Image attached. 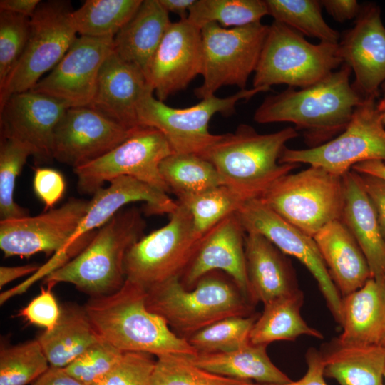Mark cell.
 <instances>
[{"mask_svg":"<svg viewBox=\"0 0 385 385\" xmlns=\"http://www.w3.org/2000/svg\"><path fill=\"white\" fill-rule=\"evenodd\" d=\"M351 68L345 63L310 86L287 89L267 96L255 110L253 119L260 124L289 122L302 130L314 148L340 134L355 108L365 98L350 83Z\"/></svg>","mask_w":385,"mask_h":385,"instance_id":"obj_1","label":"cell"},{"mask_svg":"<svg viewBox=\"0 0 385 385\" xmlns=\"http://www.w3.org/2000/svg\"><path fill=\"white\" fill-rule=\"evenodd\" d=\"M147 290L126 279L113 294L91 297L84 309L99 336L123 352L194 357L198 353L185 338L146 307Z\"/></svg>","mask_w":385,"mask_h":385,"instance_id":"obj_2","label":"cell"},{"mask_svg":"<svg viewBox=\"0 0 385 385\" xmlns=\"http://www.w3.org/2000/svg\"><path fill=\"white\" fill-rule=\"evenodd\" d=\"M145 227L139 208L120 210L96 230L76 257L45 277L44 283H69L91 297L114 293L126 281L125 255L144 236Z\"/></svg>","mask_w":385,"mask_h":385,"instance_id":"obj_3","label":"cell"},{"mask_svg":"<svg viewBox=\"0 0 385 385\" xmlns=\"http://www.w3.org/2000/svg\"><path fill=\"white\" fill-rule=\"evenodd\" d=\"M220 272L207 274L192 289H186L179 278L151 287L146 289V307L186 339L222 319L252 315L253 304L230 277Z\"/></svg>","mask_w":385,"mask_h":385,"instance_id":"obj_4","label":"cell"},{"mask_svg":"<svg viewBox=\"0 0 385 385\" xmlns=\"http://www.w3.org/2000/svg\"><path fill=\"white\" fill-rule=\"evenodd\" d=\"M298 135L292 127L261 134L240 124L234 133L221 134L201 157L215 167L223 185L259 198L277 178L300 165L279 163L286 143Z\"/></svg>","mask_w":385,"mask_h":385,"instance_id":"obj_5","label":"cell"},{"mask_svg":"<svg viewBox=\"0 0 385 385\" xmlns=\"http://www.w3.org/2000/svg\"><path fill=\"white\" fill-rule=\"evenodd\" d=\"M259 199L287 222L313 237L326 225L341 218L342 176L309 165L277 178Z\"/></svg>","mask_w":385,"mask_h":385,"instance_id":"obj_6","label":"cell"},{"mask_svg":"<svg viewBox=\"0 0 385 385\" xmlns=\"http://www.w3.org/2000/svg\"><path fill=\"white\" fill-rule=\"evenodd\" d=\"M342 64L338 43L313 44L298 31L274 21L269 26L252 86L286 84L303 88L323 80Z\"/></svg>","mask_w":385,"mask_h":385,"instance_id":"obj_7","label":"cell"},{"mask_svg":"<svg viewBox=\"0 0 385 385\" xmlns=\"http://www.w3.org/2000/svg\"><path fill=\"white\" fill-rule=\"evenodd\" d=\"M270 88L266 86L245 88L225 98L215 95L183 108H173L159 101L154 97V91L150 88L138 104V123L140 126L160 130L173 153L201 156L221 137V134L209 131V123L215 114L230 115L235 112L237 102L248 100Z\"/></svg>","mask_w":385,"mask_h":385,"instance_id":"obj_8","label":"cell"},{"mask_svg":"<svg viewBox=\"0 0 385 385\" xmlns=\"http://www.w3.org/2000/svg\"><path fill=\"white\" fill-rule=\"evenodd\" d=\"M384 111V98H365L355 108L346 128L335 138L307 149L285 147L279 163H306L343 176L357 163L368 160L385 162Z\"/></svg>","mask_w":385,"mask_h":385,"instance_id":"obj_9","label":"cell"},{"mask_svg":"<svg viewBox=\"0 0 385 385\" xmlns=\"http://www.w3.org/2000/svg\"><path fill=\"white\" fill-rule=\"evenodd\" d=\"M269 26L261 21L235 28L205 25L201 29L203 81L195 96L207 98L225 86L245 89L257 66Z\"/></svg>","mask_w":385,"mask_h":385,"instance_id":"obj_10","label":"cell"},{"mask_svg":"<svg viewBox=\"0 0 385 385\" xmlns=\"http://www.w3.org/2000/svg\"><path fill=\"white\" fill-rule=\"evenodd\" d=\"M72 11L68 1L40 2L24 52L0 86V107L11 95L31 90L62 59L77 38Z\"/></svg>","mask_w":385,"mask_h":385,"instance_id":"obj_11","label":"cell"},{"mask_svg":"<svg viewBox=\"0 0 385 385\" xmlns=\"http://www.w3.org/2000/svg\"><path fill=\"white\" fill-rule=\"evenodd\" d=\"M200 239L195 232L189 210L178 202L166 225L143 236L128 250L124 262L126 279L147 289L180 279Z\"/></svg>","mask_w":385,"mask_h":385,"instance_id":"obj_12","label":"cell"},{"mask_svg":"<svg viewBox=\"0 0 385 385\" xmlns=\"http://www.w3.org/2000/svg\"><path fill=\"white\" fill-rule=\"evenodd\" d=\"M173 153L163 134L146 126L99 158L73 169L81 194L93 195L106 182L130 176L166 193L170 192L160 173V163Z\"/></svg>","mask_w":385,"mask_h":385,"instance_id":"obj_13","label":"cell"},{"mask_svg":"<svg viewBox=\"0 0 385 385\" xmlns=\"http://www.w3.org/2000/svg\"><path fill=\"white\" fill-rule=\"evenodd\" d=\"M236 215L245 232L263 235L284 254L294 257L305 266L315 279L332 316L339 324L342 296L314 238L287 222L259 198L246 202Z\"/></svg>","mask_w":385,"mask_h":385,"instance_id":"obj_14","label":"cell"},{"mask_svg":"<svg viewBox=\"0 0 385 385\" xmlns=\"http://www.w3.org/2000/svg\"><path fill=\"white\" fill-rule=\"evenodd\" d=\"M89 201L70 198L36 216L0 221V248L5 257H29L43 252L56 260L86 214Z\"/></svg>","mask_w":385,"mask_h":385,"instance_id":"obj_15","label":"cell"},{"mask_svg":"<svg viewBox=\"0 0 385 385\" xmlns=\"http://www.w3.org/2000/svg\"><path fill=\"white\" fill-rule=\"evenodd\" d=\"M113 48V37H77L59 63L31 91L54 98L68 108L89 106L101 68Z\"/></svg>","mask_w":385,"mask_h":385,"instance_id":"obj_16","label":"cell"},{"mask_svg":"<svg viewBox=\"0 0 385 385\" xmlns=\"http://www.w3.org/2000/svg\"><path fill=\"white\" fill-rule=\"evenodd\" d=\"M135 129H128L88 106L68 108L55 132L53 159L73 169L82 166L113 150Z\"/></svg>","mask_w":385,"mask_h":385,"instance_id":"obj_17","label":"cell"},{"mask_svg":"<svg viewBox=\"0 0 385 385\" xmlns=\"http://www.w3.org/2000/svg\"><path fill=\"white\" fill-rule=\"evenodd\" d=\"M67 108L31 90L14 93L0 107L1 138L27 145L37 162L51 161L55 132Z\"/></svg>","mask_w":385,"mask_h":385,"instance_id":"obj_18","label":"cell"},{"mask_svg":"<svg viewBox=\"0 0 385 385\" xmlns=\"http://www.w3.org/2000/svg\"><path fill=\"white\" fill-rule=\"evenodd\" d=\"M201 29L188 19L172 22L149 65L146 78L164 101L185 89L202 71Z\"/></svg>","mask_w":385,"mask_h":385,"instance_id":"obj_19","label":"cell"},{"mask_svg":"<svg viewBox=\"0 0 385 385\" xmlns=\"http://www.w3.org/2000/svg\"><path fill=\"white\" fill-rule=\"evenodd\" d=\"M338 54L354 73V88L364 98L379 97L385 82V26L376 4L361 6L354 27L340 37Z\"/></svg>","mask_w":385,"mask_h":385,"instance_id":"obj_20","label":"cell"},{"mask_svg":"<svg viewBox=\"0 0 385 385\" xmlns=\"http://www.w3.org/2000/svg\"><path fill=\"white\" fill-rule=\"evenodd\" d=\"M245 231L235 213L228 215L200 239L197 250L180 278L192 289L207 274L220 271L228 275L252 304L245 268Z\"/></svg>","mask_w":385,"mask_h":385,"instance_id":"obj_21","label":"cell"},{"mask_svg":"<svg viewBox=\"0 0 385 385\" xmlns=\"http://www.w3.org/2000/svg\"><path fill=\"white\" fill-rule=\"evenodd\" d=\"M150 88L143 72L113 50L101 68L95 95L88 107L133 130L140 127L138 104Z\"/></svg>","mask_w":385,"mask_h":385,"instance_id":"obj_22","label":"cell"},{"mask_svg":"<svg viewBox=\"0 0 385 385\" xmlns=\"http://www.w3.org/2000/svg\"><path fill=\"white\" fill-rule=\"evenodd\" d=\"M245 257L252 301L263 304L299 290L295 271L287 255L263 235L246 232Z\"/></svg>","mask_w":385,"mask_h":385,"instance_id":"obj_23","label":"cell"},{"mask_svg":"<svg viewBox=\"0 0 385 385\" xmlns=\"http://www.w3.org/2000/svg\"><path fill=\"white\" fill-rule=\"evenodd\" d=\"M344 203L340 220L356 240L368 262L371 277L381 281L385 270V241L361 176L351 170L342 176Z\"/></svg>","mask_w":385,"mask_h":385,"instance_id":"obj_24","label":"cell"},{"mask_svg":"<svg viewBox=\"0 0 385 385\" xmlns=\"http://www.w3.org/2000/svg\"><path fill=\"white\" fill-rule=\"evenodd\" d=\"M313 238L342 297L359 289L371 277L364 252L340 220L326 225Z\"/></svg>","mask_w":385,"mask_h":385,"instance_id":"obj_25","label":"cell"},{"mask_svg":"<svg viewBox=\"0 0 385 385\" xmlns=\"http://www.w3.org/2000/svg\"><path fill=\"white\" fill-rule=\"evenodd\" d=\"M337 339L346 344L379 345L385 329V286L371 277L359 289L342 297Z\"/></svg>","mask_w":385,"mask_h":385,"instance_id":"obj_26","label":"cell"},{"mask_svg":"<svg viewBox=\"0 0 385 385\" xmlns=\"http://www.w3.org/2000/svg\"><path fill=\"white\" fill-rule=\"evenodd\" d=\"M159 0H142L129 21L113 38V51L146 73L150 61L171 24Z\"/></svg>","mask_w":385,"mask_h":385,"instance_id":"obj_27","label":"cell"},{"mask_svg":"<svg viewBox=\"0 0 385 385\" xmlns=\"http://www.w3.org/2000/svg\"><path fill=\"white\" fill-rule=\"evenodd\" d=\"M266 344L250 342L228 352L200 353L190 360L211 373L260 384H284L292 380L271 361Z\"/></svg>","mask_w":385,"mask_h":385,"instance_id":"obj_28","label":"cell"},{"mask_svg":"<svg viewBox=\"0 0 385 385\" xmlns=\"http://www.w3.org/2000/svg\"><path fill=\"white\" fill-rule=\"evenodd\" d=\"M324 376L339 385H384L385 349L353 345L337 338L322 351Z\"/></svg>","mask_w":385,"mask_h":385,"instance_id":"obj_29","label":"cell"},{"mask_svg":"<svg viewBox=\"0 0 385 385\" xmlns=\"http://www.w3.org/2000/svg\"><path fill=\"white\" fill-rule=\"evenodd\" d=\"M51 330L37 338L50 366L65 368L88 348L103 339L91 323L84 307L66 304Z\"/></svg>","mask_w":385,"mask_h":385,"instance_id":"obj_30","label":"cell"},{"mask_svg":"<svg viewBox=\"0 0 385 385\" xmlns=\"http://www.w3.org/2000/svg\"><path fill=\"white\" fill-rule=\"evenodd\" d=\"M304 294L300 289L264 304L250 334L254 344H266L276 341H294L302 335L323 339L322 334L309 327L301 316Z\"/></svg>","mask_w":385,"mask_h":385,"instance_id":"obj_31","label":"cell"},{"mask_svg":"<svg viewBox=\"0 0 385 385\" xmlns=\"http://www.w3.org/2000/svg\"><path fill=\"white\" fill-rule=\"evenodd\" d=\"M142 0H86L71 18L80 36L113 37L133 17Z\"/></svg>","mask_w":385,"mask_h":385,"instance_id":"obj_32","label":"cell"},{"mask_svg":"<svg viewBox=\"0 0 385 385\" xmlns=\"http://www.w3.org/2000/svg\"><path fill=\"white\" fill-rule=\"evenodd\" d=\"M161 177L176 197L202 192L223 185L215 167L192 153H175L160 164Z\"/></svg>","mask_w":385,"mask_h":385,"instance_id":"obj_33","label":"cell"},{"mask_svg":"<svg viewBox=\"0 0 385 385\" xmlns=\"http://www.w3.org/2000/svg\"><path fill=\"white\" fill-rule=\"evenodd\" d=\"M177 198V201L191 214L195 232L200 237L252 200L240 191L225 185Z\"/></svg>","mask_w":385,"mask_h":385,"instance_id":"obj_34","label":"cell"},{"mask_svg":"<svg viewBox=\"0 0 385 385\" xmlns=\"http://www.w3.org/2000/svg\"><path fill=\"white\" fill-rule=\"evenodd\" d=\"M268 15L301 34L320 42L337 44L339 33L330 27L322 14V3L317 0H265Z\"/></svg>","mask_w":385,"mask_h":385,"instance_id":"obj_35","label":"cell"},{"mask_svg":"<svg viewBox=\"0 0 385 385\" xmlns=\"http://www.w3.org/2000/svg\"><path fill=\"white\" fill-rule=\"evenodd\" d=\"M266 15L263 0H195L187 19L200 29L210 23L235 28L260 22Z\"/></svg>","mask_w":385,"mask_h":385,"instance_id":"obj_36","label":"cell"},{"mask_svg":"<svg viewBox=\"0 0 385 385\" xmlns=\"http://www.w3.org/2000/svg\"><path fill=\"white\" fill-rule=\"evenodd\" d=\"M50 366L38 339L0 350V385H26Z\"/></svg>","mask_w":385,"mask_h":385,"instance_id":"obj_37","label":"cell"},{"mask_svg":"<svg viewBox=\"0 0 385 385\" xmlns=\"http://www.w3.org/2000/svg\"><path fill=\"white\" fill-rule=\"evenodd\" d=\"M257 318L256 315L229 317L200 329L187 340L198 354L232 351L250 342Z\"/></svg>","mask_w":385,"mask_h":385,"instance_id":"obj_38","label":"cell"},{"mask_svg":"<svg viewBox=\"0 0 385 385\" xmlns=\"http://www.w3.org/2000/svg\"><path fill=\"white\" fill-rule=\"evenodd\" d=\"M32 150L26 144L12 139L0 141V217L1 220L29 215L25 208L14 200L16 180Z\"/></svg>","mask_w":385,"mask_h":385,"instance_id":"obj_39","label":"cell"},{"mask_svg":"<svg viewBox=\"0 0 385 385\" xmlns=\"http://www.w3.org/2000/svg\"><path fill=\"white\" fill-rule=\"evenodd\" d=\"M242 381L207 371L189 356L167 354L157 357L151 385H240Z\"/></svg>","mask_w":385,"mask_h":385,"instance_id":"obj_40","label":"cell"},{"mask_svg":"<svg viewBox=\"0 0 385 385\" xmlns=\"http://www.w3.org/2000/svg\"><path fill=\"white\" fill-rule=\"evenodd\" d=\"M30 30L31 18L0 11V86L24 52Z\"/></svg>","mask_w":385,"mask_h":385,"instance_id":"obj_41","label":"cell"},{"mask_svg":"<svg viewBox=\"0 0 385 385\" xmlns=\"http://www.w3.org/2000/svg\"><path fill=\"white\" fill-rule=\"evenodd\" d=\"M123 351L102 339L88 348L65 367L72 376L86 385L108 372L120 360Z\"/></svg>","mask_w":385,"mask_h":385,"instance_id":"obj_42","label":"cell"},{"mask_svg":"<svg viewBox=\"0 0 385 385\" xmlns=\"http://www.w3.org/2000/svg\"><path fill=\"white\" fill-rule=\"evenodd\" d=\"M143 352H124L115 366L91 385H151L155 361Z\"/></svg>","mask_w":385,"mask_h":385,"instance_id":"obj_43","label":"cell"},{"mask_svg":"<svg viewBox=\"0 0 385 385\" xmlns=\"http://www.w3.org/2000/svg\"><path fill=\"white\" fill-rule=\"evenodd\" d=\"M47 285L46 289L41 287L40 294L18 314L30 324L44 328L45 331L56 326L61 313V308L51 291L53 286Z\"/></svg>","mask_w":385,"mask_h":385,"instance_id":"obj_44","label":"cell"},{"mask_svg":"<svg viewBox=\"0 0 385 385\" xmlns=\"http://www.w3.org/2000/svg\"><path fill=\"white\" fill-rule=\"evenodd\" d=\"M36 195L44 204L45 211L52 209L62 198L66 189L63 175L50 168H37L33 179Z\"/></svg>","mask_w":385,"mask_h":385,"instance_id":"obj_45","label":"cell"},{"mask_svg":"<svg viewBox=\"0 0 385 385\" xmlns=\"http://www.w3.org/2000/svg\"><path fill=\"white\" fill-rule=\"evenodd\" d=\"M307 365L305 374L297 381H292L284 384H260L242 381L240 385H327L324 380L322 354L314 348L307 350L306 355Z\"/></svg>","mask_w":385,"mask_h":385,"instance_id":"obj_46","label":"cell"},{"mask_svg":"<svg viewBox=\"0 0 385 385\" xmlns=\"http://www.w3.org/2000/svg\"><path fill=\"white\" fill-rule=\"evenodd\" d=\"M360 175L375 210L380 231L385 241V180L371 175Z\"/></svg>","mask_w":385,"mask_h":385,"instance_id":"obj_47","label":"cell"},{"mask_svg":"<svg viewBox=\"0 0 385 385\" xmlns=\"http://www.w3.org/2000/svg\"><path fill=\"white\" fill-rule=\"evenodd\" d=\"M321 3L329 14L339 22L356 18L361 9L356 0H323Z\"/></svg>","mask_w":385,"mask_h":385,"instance_id":"obj_48","label":"cell"},{"mask_svg":"<svg viewBox=\"0 0 385 385\" xmlns=\"http://www.w3.org/2000/svg\"><path fill=\"white\" fill-rule=\"evenodd\" d=\"M31 385H86L69 374L65 368L50 366Z\"/></svg>","mask_w":385,"mask_h":385,"instance_id":"obj_49","label":"cell"},{"mask_svg":"<svg viewBox=\"0 0 385 385\" xmlns=\"http://www.w3.org/2000/svg\"><path fill=\"white\" fill-rule=\"evenodd\" d=\"M40 2L39 0H1L0 11H9L31 18Z\"/></svg>","mask_w":385,"mask_h":385,"instance_id":"obj_50","label":"cell"},{"mask_svg":"<svg viewBox=\"0 0 385 385\" xmlns=\"http://www.w3.org/2000/svg\"><path fill=\"white\" fill-rule=\"evenodd\" d=\"M41 266L37 265H25L21 266L0 267V288L6 285L8 283L28 274H35Z\"/></svg>","mask_w":385,"mask_h":385,"instance_id":"obj_51","label":"cell"},{"mask_svg":"<svg viewBox=\"0 0 385 385\" xmlns=\"http://www.w3.org/2000/svg\"><path fill=\"white\" fill-rule=\"evenodd\" d=\"M159 2L168 13H174L183 20L188 19L195 0H159Z\"/></svg>","mask_w":385,"mask_h":385,"instance_id":"obj_52","label":"cell"},{"mask_svg":"<svg viewBox=\"0 0 385 385\" xmlns=\"http://www.w3.org/2000/svg\"><path fill=\"white\" fill-rule=\"evenodd\" d=\"M351 170L359 174L374 175L385 180V162L368 160L354 165Z\"/></svg>","mask_w":385,"mask_h":385,"instance_id":"obj_53","label":"cell"},{"mask_svg":"<svg viewBox=\"0 0 385 385\" xmlns=\"http://www.w3.org/2000/svg\"><path fill=\"white\" fill-rule=\"evenodd\" d=\"M382 91H383V93H384V98L385 99V82L381 85V86ZM383 123H384V125L385 127V111H384V115H383Z\"/></svg>","mask_w":385,"mask_h":385,"instance_id":"obj_54","label":"cell"},{"mask_svg":"<svg viewBox=\"0 0 385 385\" xmlns=\"http://www.w3.org/2000/svg\"><path fill=\"white\" fill-rule=\"evenodd\" d=\"M379 345L385 349V329L381 339Z\"/></svg>","mask_w":385,"mask_h":385,"instance_id":"obj_55","label":"cell"},{"mask_svg":"<svg viewBox=\"0 0 385 385\" xmlns=\"http://www.w3.org/2000/svg\"><path fill=\"white\" fill-rule=\"evenodd\" d=\"M382 281H383V282H384V286H385V270H384V275H383Z\"/></svg>","mask_w":385,"mask_h":385,"instance_id":"obj_56","label":"cell"},{"mask_svg":"<svg viewBox=\"0 0 385 385\" xmlns=\"http://www.w3.org/2000/svg\"><path fill=\"white\" fill-rule=\"evenodd\" d=\"M384 385H385V370H384Z\"/></svg>","mask_w":385,"mask_h":385,"instance_id":"obj_57","label":"cell"}]
</instances>
